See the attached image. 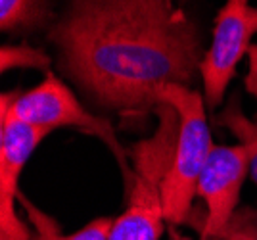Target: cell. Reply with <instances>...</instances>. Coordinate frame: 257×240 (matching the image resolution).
Instances as JSON below:
<instances>
[{"mask_svg": "<svg viewBox=\"0 0 257 240\" xmlns=\"http://www.w3.org/2000/svg\"><path fill=\"white\" fill-rule=\"evenodd\" d=\"M48 39L83 94L125 115L158 109L165 85H190L205 54L171 0H69Z\"/></svg>", "mask_w": 257, "mask_h": 240, "instance_id": "1", "label": "cell"}, {"mask_svg": "<svg viewBox=\"0 0 257 240\" xmlns=\"http://www.w3.org/2000/svg\"><path fill=\"white\" fill-rule=\"evenodd\" d=\"M158 102L171 106L179 117L177 141L161 185V196L165 221L169 225H182L192 213L200 175L215 148L205 113L207 104L204 94L179 83L161 87Z\"/></svg>", "mask_w": 257, "mask_h": 240, "instance_id": "2", "label": "cell"}, {"mask_svg": "<svg viewBox=\"0 0 257 240\" xmlns=\"http://www.w3.org/2000/svg\"><path fill=\"white\" fill-rule=\"evenodd\" d=\"M160 127L154 137L131 148L133 183L125 211L115 217L109 240H160L165 229L161 185L171 164L179 117L167 104H160Z\"/></svg>", "mask_w": 257, "mask_h": 240, "instance_id": "3", "label": "cell"}, {"mask_svg": "<svg viewBox=\"0 0 257 240\" xmlns=\"http://www.w3.org/2000/svg\"><path fill=\"white\" fill-rule=\"evenodd\" d=\"M0 113H8L16 119L48 129L50 133L58 127H73L98 137L117 158L127 186L133 183V167H128L127 150H123L111 123L88 111L75 92L52 71L25 92H4L0 100Z\"/></svg>", "mask_w": 257, "mask_h": 240, "instance_id": "4", "label": "cell"}, {"mask_svg": "<svg viewBox=\"0 0 257 240\" xmlns=\"http://www.w3.org/2000/svg\"><path fill=\"white\" fill-rule=\"evenodd\" d=\"M255 35V6H251L249 0H226L215 18L213 39L200 66L207 108L223 104L226 87L236 75V67L249 50Z\"/></svg>", "mask_w": 257, "mask_h": 240, "instance_id": "5", "label": "cell"}, {"mask_svg": "<svg viewBox=\"0 0 257 240\" xmlns=\"http://www.w3.org/2000/svg\"><path fill=\"white\" fill-rule=\"evenodd\" d=\"M249 165L251 150L247 144H215L196 188V196L205 204V217L200 227L202 238H225L226 229L238 211Z\"/></svg>", "mask_w": 257, "mask_h": 240, "instance_id": "6", "label": "cell"}, {"mask_svg": "<svg viewBox=\"0 0 257 240\" xmlns=\"http://www.w3.org/2000/svg\"><path fill=\"white\" fill-rule=\"evenodd\" d=\"M46 135L48 129L0 113V240H35L18 215L16 202L23 167Z\"/></svg>", "mask_w": 257, "mask_h": 240, "instance_id": "7", "label": "cell"}, {"mask_svg": "<svg viewBox=\"0 0 257 240\" xmlns=\"http://www.w3.org/2000/svg\"><path fill=\"white\" fill-rule=\"evenodd\" d=\"M50 16L46 0H0V29L4 33L39 29Z\"/></svg>", "mask_w": 257, "mask_h": 240, "instance_id": "8", "label": "cell"}, {"mask_svg": "<svg viewBox=\"0 0 257 240\" xmlns=\"http://www.w3.org/2000/svg\"><path fill=\"white\" fill-rule=\"evenodd\" d=\"M50 56L41 48L29 44H2L0 50V69L2 73L10 69H39L50 73Z\"/></svg>", "mask_w": 257, "mask_h": 240, "instance_id": "9", "label": "cell"}, {"mask_svg": "<svg viewBox=\"0 0 257 240\" xmlns=\"http://www.w3.org/2000/svg\"><path fill=\"white\" fill-rule=\"evenodd\" d=\"M219 123L228 127L230 131L238 135L240 142H244L251 150V165H249V177L257 188V123L247 119L246 115L238 109L236 102H232L228 109L219 117Z\"/></svg>", "mask_w": 257, "mask_h": 240, "instance_id": "10", "label": "cell"}, {"mask_svg": "<svg viewBox=\"0 0 257 240\" xmlns=\"http://www.w3.org/2000/svg\"><path fill=\"white\" fill-rule=\"evenodd\" d=\"M113 223H115L113 217H98L90 223H86L83 229H79L73 234H67V236H62L58 232V227H54L50 230L48 240H109Z\"/></svg>", "mask_w": 257, "mask_h": 240, "instance_id": "11", "label": "cell"}, {"mask_svg": "<svg viewBox=\"0 0 257 240\" xmlns=\"http://www.w3.org/2000/svg\"><path fill=\"white\" fill-rule=\"evenodd\" d=\"M223 240H257V209H238Z\"/></svg>", "mask_w": 257, "mask_h": 240, "instance_id": "12", "label": "cell"}, {"mask_svg": "<svg viewBox=\"0 0 257 240\" xmlns=\"http://www.w3.org/2000/svg\"><path fill=\"white\" fill-rule=\"evenodd\" d=\"M20 202H22L23 206L29 209V219H31L33 227H35V240H48V236H50V230L54 229V227H58L56 225V221L54 219H50L46 213H43V211H39L35 206H31L27 200H23L22 196L18 198Z\"/></svg>", "mask_w": 257, "mask_h": 240, "instance_id": "13", "label": "cell"}, {"mask_svg": "<svg viewBox=\"0 0 257 240\" xmlns=\"http://www.w3.org/2000/svg\"><path fill=\"white\" fill-rule=\"evenodd\" d=\"M200 240H223V238H200Z\"/></svg>", "mask_w": 257, "mask_h": 240, "instance_id": "14", "label": "cell"}]
</instances>
